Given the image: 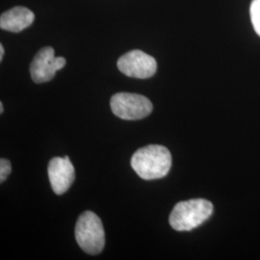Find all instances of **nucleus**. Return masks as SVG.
<instances>
[{"label":"nucleus","mask_w":260,"mask_h":260,"mask_svg":"<svg viewBox=\"0 0 260 260\" xmlns=\"http://www.w3.org/2000/svg\"><path fill=\"white\" fill-rule=\"evenodd\" d=\"M131 167L141 178L153 180L165 177L172 167L169 149L160 145H149L138 149L131 158Z\"/></svg>","instance_id":"nucleus-1"},{"label":"nucleus","mask_w":260,"mask_h":260,"mask_svg":"<svg viewBox=\"0 0 260 260\" xmlns=\"http://www.w3.org/2000/svg\"><path fill=\"white\" fill-rule=\"evenodd\" d=\"M213 214V205L205 199L180 202L172 210L169 223L177 232H190L207 221Z\"/></svg>","instance_id":"nucleus-2"},{"label":"nucleus","mask_w":260,"mask_h":260,"mask_svg":"<svg viewBox=\"0 0 260 260\" xmlns=\"http://www.w3.org/2000/svg\"><path fill=\"white\" fill-rule=\"evenodd\" d=\"M78 246L89 254H99L105 245V233L101 218L92 211L80 215L75 225Z\"/></svg>","instance_id":"nucleus-3"},{"label":"nucleus","mask_w":260,"mask_h":260,"mask_svg":"<svg viewBox=\"0 0 260 260\" xmlns=\"http://www.w3.org/2000/svg\"><path fill=\"white\" fill-rule=\"evenodd\" d=\"M112 112L121 120L138 121L152 112V103L148 98L138 93H118L110 102Z\"/></svg>","instance_id":"nucleus-4"},{"label":"nucleus","mask_w":260,"mask_h":260,"mask_svg":"<svg viewBox=\"0 0 260 260\" xmlns=\"http://www.w3.org/2000/svg\"><path fill=\"white\" fill-rule=\"evenodd\" d=\"M118 68L123 75L146 79L153 76L157 70L156 60L142 50H131L118 60Z\"/></svg>","instance_id":"nucleus-5"},{"label":"nucleus","mask_w":260,"mask_h":260,"mask_svg":"<svg viewBox=\"0 0 260 260\" xmlns=\"http://www.w3.org/2000/svg\"><path fill=\"white\" fill-rule=\"evenodd\" d=\"M64 57H55L54 49L46 47L41 48L30 65V75L35 83H45L50 81L56 72L66 66Z\"/></svg>","instance_id":"nucleus-6"},{"label":"nucleus","mask_w":260,"mask_h":260,"mask_svg":"<svg viewBox=\"0 0 260 260\" xmlns=\"http://www.w3.org/2000/svg\"><path fill=\"white\" fill-rule=\"evenodd\" d=\"M47 173L56 195H63L75 181V167L69 156L52 158L49 161Z\"/></svg>","instance_id":"nucleus-7"},{"label":"nucleus","mask_w":260,"mask_h":260,"mask_svg":"<svg viewBox=\"0 0 260 260\" xmlns=\"http://www.w3.org/2000/svg\"><path fill=\"white\" fill-rule=\"evenodd\" d=\"M35 19L32 11L25 7H14L6 11L0 17V27L3 30L18 33L30 26Z\"/></svg>","instance_id":"nucleus-8"},{"label":"nucleus","mask_w":260,"mask_h":260,"mask_svg":"<svg viewBox=\"0 0 260 260\" xmlns=\"http://www.w3.org/2000/svg\"><path fill=\"white\" fill-rule=\"evenodd\" d=\"M250 14L253 29L260 37V0H252Z\"/></svg>","instance_id":"nucleus-9"},{"label":"nucleus","mask_w":260,"mask_h":260,"mask_svg":"<svg viewBox=\"0 0 260 260\" xmlns=\"http://www.w3.org/2000/svg\"><path fill=\"white\" fill-rule=\"evenodd\" d=\"M12 166L11 162L7 159L1 158L0 160V182H4L11 174Z\"/></svg>","instance_id":"nucleus-10"},{"label":"nucleus","mask_w":260,"mask_h":260,"mask_svg":"<svg viewBox=\"0 0 260 260\" xmlns=\"http://www.w3.org/2000/svg\"><path fill=\"white\" fill-rule=\"evenodd\" d=\"M3 56H4V47L2 45H0V60L2 61L3 59Z\"/></svg>","instance_id":"nucleus-11"},{"label":"nucleus","mask_w":260,"mask_h":260,"mask_svg":"<svg viewBox=\"0 0 260 260\" xmlns=\"http://www.w3.org/2000/svg\"><path fill=\"white\" fill-rule=\"evenodd\" d=\"M4 108H3V103H0V113H3Z\"/></svg>","instance_id":"nucleus-12"}]
</instances>
